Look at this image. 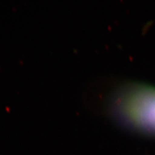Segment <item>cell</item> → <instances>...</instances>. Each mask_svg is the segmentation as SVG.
<instances>
[{
    "label": "cell",
    "mask_w": 155,
    "mask_h": 155,
    "mask_svg": "<svg viewBox=\"0 0 155 155\" xmlns=\"http://www.w3.org/2000/svg\"><path fill=\"white\" fill-rule=\"evenodd\" d=\"M111 109L121 122L155 130V87L138 83L125 84L114 93Z\"/></svg>",
    "instance_id": "obj_1"
}]
</instances>
